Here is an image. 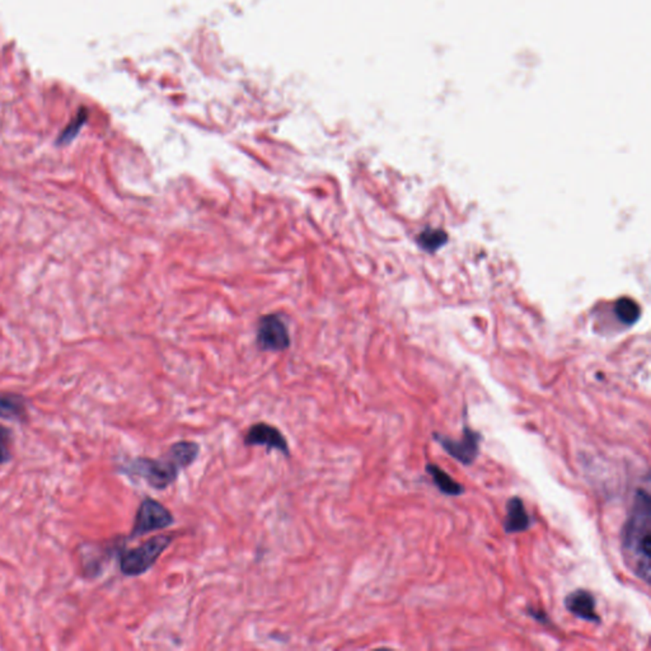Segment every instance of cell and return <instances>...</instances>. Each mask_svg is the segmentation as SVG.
<instances>
[{
  "mask_svg": "<svg viewBox=\"0 0 651 651\" xmlns=\"http://www.w3.org/2000/svg\"><path fill=\"white\" fill-rule=\"evenodd\" d=\"M622 555L629 569L645 583L651 577V503L649 494L638 490L622 532Z\"/></svg>",
  "mask_w": 651,
  "mask_h": 651,
  "instance_id": "6da1fadb",
  "label": "cell"
},
{
  "mask_svg": "<svg viewBox=\"0 0 651 651\" xmlns=\"http://www.w3.org/2000/svg\"><path fill=\"white\" fill-rule=\"evenodd\" d=\"M122 471L129 476L144 480L155 490H166L171 485L175 484L181 468L166 453L161 459L147 456L135 458Z\"/></svg>",
  "mask_w": 651,
  "mask_h": 651,
  "instance_id": "7a4b0ae2",
  "label": "cell"
},
{
  "mask_svg": "<svg viewBox=\"0 0 651 651\" xmlns=\"http://www.w3.org/2000/svg\"><path fill=\"white\" fill-rule=\"evenodd\" d=\"M173 541L168 534H159L145 541L133 550L122 552L120 556V570L126 577H140L150 570L159 560L164 551Z\"/></svg>",
  "mask_w": 651,
  "mask_h": 651,
  "instance_id": "3957f363",
  "label": "cell"
},
{
  "mask_svg": "<svg viewBox=\"0 0 651 651\" xmlns=\"http://www.w3.org/2000/svg\"><path fill=\"white\" fill-rule=\"evenodd\" d=\"M175 523V518L163 504L152 497L141 501L135 515L134 525L130 537H143L155 530H166Z\"/></svg>",
  "mask_w": 651,
  "mask_h": 651,
  "instance_id": "277c9868",
  "label": "cell"
},
{
  "mask_svg": "<svg viewBox=\"0 0 651 651\" xmlns=\"http://www.w3.org/2000/svg\"><path fill=\"white\" fill-rule=\"evenodd\" d=\"M434 437L448 454L464 466L473 463L480 453L481 435L477 431L471 430L468 426L464 428L463 437L459 440L444 437L442 434H434Z\"/></svg>",
  "mask_w": 651,
  "mask_h": 651,
  "instance_id": "5b68a950",
  "label": "cell"
},
{
  "mask_svg": "<svg viewBox=\"0 0 651 651\" xmlns=\"http://www.w3.org/2000/svg\"><path fill=\"white\" fill-rule=\"evenodd\" d=\"M244 444L247 447H266L268 452L277 450L285 456H290L288 440L280 429L268 423H256L249 426Z\"/></svg>",
  "mask_w": 651,
  "mask_h": 651,
  "instance_id": "8992f818",
  "label": "cell"
},
{
  "mask_svg": "<svg viewBox=\"0 0 651 651\" xmlns=\"http://www.w3.org/2000/svg\"><path fill=\"white\" fill-rule=\"evenodd\" d=\"M257 341L260 348L269 351H282L288 349L290 338L288 329L277 316H266L258 323Z\"/></svg>",
  "mask_w": 651,
  "mask_h": 651,
  "instance_id": "52a82bcc",
  "label": "cell"
},
{
  "mask_svg": "<svg viewBox=\"0 0 651 651\" xmlns=\"http://www.w3.org/2000/svg\"><path fill=\"white\" fill-rule=\"evenodd\" d=\"M565 607L574 616L585 621L599 622L600 619L596 612V599L591 593L584 589L570 593L565 599Z\"/></svg>",
  "mask_w": 651,
  "mask_h": 651,
  "instance_id": "ba28073f",
  "label": "cell"
},
{
  "mask_svg": "<svg viewBox=\"0 0 651 651\" xmlns=\"http://www.w3.org/2000/svg\"><path fill=\"white\" fill-rule=\"evenodd\" d=\"M530 515L520 497H511L506 504V517L504 528L506 533H518L530 528Z\"/></svg>",
  "mask_w": 651,
  "mask_h": 651,
  "instance_id": "9c48e42d",
  "label": "cell"
},
{
  "mask_svg": "<svg viewBox=\"0 0 651 651\" xmlns=\"http://www.w3.org/2000/svg\"><path fill=\"white\" fill-rule=\"evenodd\" d=\"M200 454V445L192 440H181L172 444L168 448L167 456L175 462L181 470L188 468L195 463Z\"/></svg>",
  "mask_w": 651,
  "mask_h": 651,
  "instance_id": "30bf717a",
  "label": "cell"
},
{
  "mask_svg": "<svg viewBox=\"0 0 651 651\" xmlns=\"http://www.w3.org/2000/svg\"><path fill=\"white\" fill-rule=\"evenodd\" d=\"M27 416L26 402L17 395L0 393V417L6 420L20 421Z\"/></svg>",
  "mask_w": 651,
  "mask_h": 651,
  "instance_id": "8fae6325",
  "label": "cell"
},
{
  "mask_svg": "<svg viewBox=\"0 0 651 651\" xmlns=\"http://www.w3.org/2000/svg\"><path fill=\"white\" fill-rule=\"evenodd\" d=\"M426 472L430 473V476L433 477V481H434V484L437 485L438 489L445 495L459 497L461 494H463V486L454 481L440 467H438L435 464H428L426 466Z\"/></svg>",
  "mask_w": 651,
  "mask_h": 651,
  "instance_id": "7c38bea8",
  "label": "cell"
},
{
  "mask_svg": "<svg viewBox=\"0 0 651 651\" xmlns=\"http://www.w3.org/2000/svg\"><path fill=\"white\" fill-rule=\"evenodd\" d=\"M616 313L622 322L631 324L640 317V308L632 299L622 298L616 303Z\"/></svg>",
  "mask_w": 651,
  "mask_h": 651,
  "instance_id": "4fadbf2b",
  "label": "cell"
},
{
  "mask_svg": "<svg viewBox=\"0 0 651 651\" xmlns=\"http://www.w3.org/2000/svg\"><path fill=\"white\" fill-rule=\"evenodd\" d=\"M447 242V235L443 230H433L428 229L425 230L423 235L419 237V243L423 249L426 251H434L439 247H442L444 243Z\"/></svg>",
  "mask_w": 651,
  "mask_h": 651,
  "instance_id": "5bb4252c",
  "label": "cell"
},
{
  "mask_svg": "<svg viewBox=\"0 0 651 651\" xmlns=\"http://www.w3.org/2000/svg\"><path fill=\"white\" fill-rule=\"evenodd\" d=\"M11 444H12V434L9 430L0 426V464L7 463L11 459Z\"/></svg>",
  "mask_w": 651,
  "mask_h": 651,
  "instance_id": "9a60e30c",
  "label": "cell"
},
{
  "mask_svg": "<svg viewBox=\"0 0 651 651\" xmlns=\"http://www.w3.org/2000/svg\"><path fill=\"white\" fill-rule=\"evenodd\" d=\"M84 120H86V116L79 114V116L75 119V121L73 122V124H70V125L67 126V130L61 134L59 143H61V144H67L69 141L73 140L75 135L78 134V131L81 130V125H83Z\"/></svg>",
  "mask_w": 651,
  "mask_h": 651,
  "instance_id": "2e32d148",
  "label": "cell"
}]
</instances>
